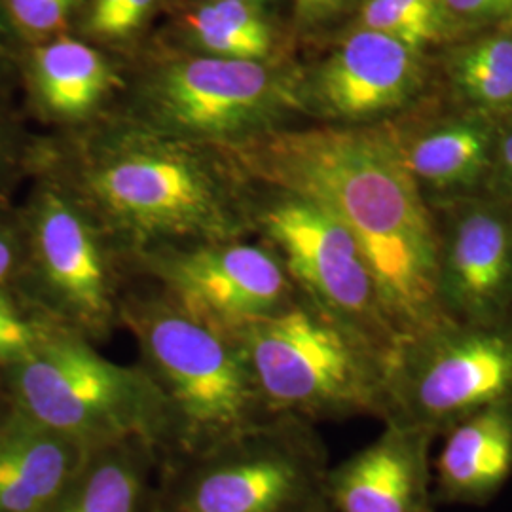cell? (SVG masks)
<instances>
[{"mask_svg":"<svg viewBox=\"0 0 512 512\" xmlns=\"http://www.w3.org/2000/svg\"><path fill=\"white\" fill-rule=\"evenodd\" d=\"M160 131L203 145H230L272 131L291 103L260 61L198 57L175 63L152 88Z\"/></svg>","mask_w":512,"mask_h":512,"instance_id":"8fae6325","label":"cell"},{"mask_svg":"<svg viewBox=\"0 0 512 512\" xmlns=\"http://www.w3.org/2000/svg\"><path fill=\"white\" fill-rule=\"evenodd\" d=\"M57 181L129 256L253 234L249 183L217 148L160 129L82 141Z\"/></svg>","mask_w":512,"mask_h":512,"instance_id":"7a4b0ae2","label":"cell"},{"mask_svg":"<svg viewBox=\"0 0 512 512\" xmlns=\"http://www.w3.org/2000/svg\"><path fill=\"white\" fill-rule=\"evenodd\" d=\"M249 217L251 232L279 256L298 293L359 332L389 368L403 336L348 228L317 203L253 183Z\"/></svg>","mask_w":512,"mask_h":512,"instance_id":"ba28073f","label":"cell"},{"mask_svg":"<svg viewBox=\"0 0 512 512\" xmlns=\"http://www.w3.org/2000/svg\"><path fill=\"white\" fill-rule=\"evenodd\" d=\"M431 467L437 505H488L512 476V404L484 408L448 429Z\"/></svg>","mask_w":512,"mask_h":512,"instance_id":"9a60e30c","label":"cell"},{"mask_svg":"<svg viewBox=\"0 0 512 512\" xmlns=\"http://www.w3.org/2000/svg\"><path fill=\"white\" fill-rule=\"evenodd\" d=\"M154 0H95L90 31L97 37L124 38L141 27Z\"/></svg>","mask_w":512,"mask_h":512,"instance_id":"d4e9b609","label":"cell"},{"mask_svg":"<svg viewBox=\"0 0 512 512\" xmlns=\"http://www.w3.org/2000/svg\"><path fill=\"white\" fill-rule=\"evenodd\" d=\"M131 270L222 329L270 317L298 296L283 262L262 241L165 245L131 256Z\"/></svg>","mask_w":512,"mask_h":512,"instance_id":"30bf717a","label":"cell"},{"mask_svg":"<svg viewBox=\"0 0 512 512\" xmlns=\"http://www.w3.org/2000/svg\"><path fill=\"white\" fill-rule=\"evenodd\" d=\"M234 2H241V4H249V6H258V4H262V2H266V0H234Z\"/></svg>","mask_w":512,"mask_h":512,"instance_id":"4dcf8cb0","label":"cell"},{"mask_svg":"<svg viewBox=\"0 0 512 512\" xmlns=\"http://www.w3.org/2000/svg\"><path fill=\"white\" fill-rule=\"evenodd\" d=\"M6 52V40H4V31H2V25H0V59Z\"/></svg>","mask_w":512,"mask_h":512,"instance_id":"f546056e","label":"cell"},{"mask_svg":"<svg viewBox=\"0 0 512 512\" xmlns=\"http://www.w3.org/2000/svg\"><path fill=\"white\" fill-rule=\"evenodd\" d=\"M90 452L19 410L0 423V512H50Z\"/></svg>","mask_w":512,"mask_h":512,"instance_id":"e0dca14e","label":"cell"},{"mask_svg":"<svg viewBox=\"0 0 512 512\" xmlns=\"http://www.w3.org/2000/svg\"><path fill=\"white\" fill-rule=\"evenodd\" d=\"M65 332L69 330L23 291L16 293L14 285L0 287V366L12 368L27 361Z\"/></svg>","mask_w":512,"mask_h":512,"instance_id":"44dd1931","label":"cell"},{"mask_svg":"<svg viewBox=\"0 0 512 512\" xmlns=\"http://www.w3.org/2000/svg\"><path fill=\"white\" fill-rule=\"evenodd\" d=\"M6 384L16 410L88 452L131 439L148 442L158 459L164 452L167 414L145 368L109 361L76 334L8 368Z\"/></svg>","mask_w":512,"mask_h":512,"instance_id":"8992f818","label":"cell"},{"mask_svg":"<svg viewBox=\"0 0 512 512\" xmlns=\"http://www.w3.org/2000/svg\"><path fill=\"white\" fill-rule=\"evenodd\" d=\"M452 80L476 107L512 110V38H484L459 50L452 59Z\"/></svg>","mask_w":512,"mask_h":512,"instance_id":"ffe728a7","label":"cell"},{"mask_svg":"<svg viewBox=\"0 0 512 512\" xmlns=\"http://www.w3.org/2000/svg\"><path fill=\"white\" fill-rule=\"evenodd\" d=\"M27 241L16 226L0 222V287L14 285L25 264Z\"/></svg>","mask_w":512,"mask_h":512,"instance_id":"484cf974","label":"cell"},{"mask_svg":"<svg viewBox=\"0 0 512 512\" xmlns=\"http://www.w3.org/2000/svg\"><path fill=\"white\" fill-rule=\"evenodd\" d=\"M158 454L141 439L92 450L50 512H152Z\"/></svg>","mask_w":512,"mask_h":512,"instance_id":"ac0fdd59","label":"cell"},{"mask_svg":"<svg viewBox=\"0 0 512 512\" xmlns=\"http://www.w3.org/2000/svg\"><path fill=\"white\" fill-rule=\"evenodd\" d=\"M120 323L133 336L139 365L164 401L167 440L158 465L274 418L236 336L186 310L147 277L133 272Z\"/></svg>","mask_w":512,"mask_h":512,"instance_id":"3957f363","label":"cell"},{"mask_svg":"<svg viewBox=\"0 0 512 512\" xmlns=\"http://www.w3.org/2000/svg\"><path fill=\"white\" fill-rule=\"evenodd\" d=\"M190 27L203 48L217 57L258 61L272 48V44L260 42L243 33L236 23L220 12L215 2L198 8L190 16Z\"/></svg>","mask_w":512,"mask_h":512,"instance_id":"603a6c76","label":"cell"},{"mask_svg":"<svg viewBox=\"0 0 512 512\" xmlns=\"http://www.w3.org/2000/svg\"><path fill=\"white\" fill-rule=\"evenodd\" d=\"M211 147L245 181L302 196L348 228L403 340L444 319L435 289V217L404 164L397 128L272 129Z\"/></svg>","mask_w":512,"mask_h":512,"instance_id":"6da1fadb","label":"cell"},{"mask_svg":"<svg viewBox=\"0 0 512 512\" xmlns=\"http://www.w3.org/2000/svg\"><path fill=\"white\" fill-rule=\"evenodd\" d=\"M329 450L315 423L274 416L158 465L152 512H330Z\"/></svg>","mask_w":512,"mask_h":512,"instance_id":"5b68a950","label":"cell"},{"mask_svg":"<svg viewBox=\"0 0 512 512\" xmlns=\"http://www.w3.org/2000/svg\"><path fill=\"white\" fill-rule=\"evenodd\" d=\"M363 21L368 31L395 38L416 52L423 44L437 40L444 29V19L425 16L403 0H368Z\"/></svg>","mask_w":512,"mask_h":512,"instance_id":"7402d4cb","label":"cell"},{"mask_svg":"<svg viewBox=\"0 0 512 512\" xmlns=\"http://www.w3.org/2000/svg\"><path fill=\"white\" fill-rule=\"evenodd\" d=\"M82 0H6L10 18L27 37L44 38L54 35Z\"/></svg>","mask_w":512,"mask_h":512,"instance_id":"cb8c5ba5","label":"cell"},{"mask_svg":"<svg viewBox=\"0 0 512 512\" xmlns=\"http://www.w3.org/2000/svg\"><path fill=\"white\" fill-rule=\"evenodd\" d=\"M435 435L393 421L384 431L330 467V512H435L431 446Z\"/></svg>","mask_w":512,"mask_h":512,"instance_id":"4fadbf2b","label":"cell"},{"mask_svg":"<svg viewBox=\"0 0 512 512\" xmlns=\"http://www.w3.org/2000/svg\"><path fill=\"white\" fill-rule=\"evenodd\" d=\"M33 80L44 107L67 120L90 114L114 82L103 55L74 38H57L35 50Z\"/></svg>","mask_w":512,"mask_h":512,"instance_id":"d6986e66","label":"cell"},{"mask_svg":"<svg viewBox=\"0 0 512 512\" xmlns=\"http://www.w3.org/2000/svg\"><path fill=\"white\" fill-rule=\"evenodd\" d=\"M512 404V317L439 323L404 338L385 378L382 421L444 435L471 414Z\"/></svg>","mask_w":512,"mask_h":512,"instance_id":"9c48e42d","label":"cell"},{"mask_svg":"<svg viewBox=\"0 0 512 512\" xmlns=\"http://www.w3.org/2000/svg\"><path fill=\"white\" fill-rule=\"evenodd\" d=\"M8 416H10V414H8ZM8 416H6V418H8ZM6 418H2V420H0V423H2V421L6 420Z\"/></svg>","mask_w":512,"mask_h":512,"instance_id":"1f68e13d","label":"cell"},{"mask_svg":"<svg viewBox=\"0 0 512 512\" xmlns=\"http://www.w3.org/2000/svg\"><path fill=\"white\" fill-rule=\"evenodd\" d=\"M421 88L416 50L376 31H359L317 74L315 93L325 114L351 124L406 105Z\"/></svg>","mask_w":512,"mask_h":512,"instance_id":"5bb4252c","label":"cell"},{"mask_svg":"<svg viewBox=\"0 0 512 512\" xmlns=\"http://www.w3.org/2000/svg\"><path fill=\"white\" fill-rule=\"evenodd\" d=\"M437 226L442 317L495 323L512 317V198L484 190L431 203Z\"/></svg>","mask_w":512,"mask_h":512,"instance_id":"7c38bea8","label":"cell"},{"mask_svg":"<svg viewBox=\"0 0 512 512\" xmlns=\"http://www.w3.org/2000/svg\"><path fill=\"white\" fill-rule=\"evenodd\" d=\"M25 241L19 279L29 285L21 291L63 329L93 346L109 342L122 329L131 256L57 179L38 192Z\"/></svg>","mask_w":512,"mask_h":512,"instance_id":"52a82bcc","label":"cell"},{"mask_svg":"<svg viewBox=\"0 0 512 512\" xmlns=\"http://www.w3.org/2000/svg\"><path fill=\"white\" fill-rule=\"evenodd\" d=\"M228 330L272 416L310 423L384 418V357L304 294L285 310Z\"/></svg>","mask_w":512,"mask_h":512,"instance_id":"277c9868","label":"cell"},{"mask_svg":"<svg viewBox=\"0 0 512 512\" xmlns=\"http://www.w3.org/2000/svg\"><path fill=\"white\" fill-rule=\"evenodd\" d=\"M442 6L461 18L486 19L509 12L512 0H442Z\"/></svg>","mask_w":512,"mask_h":512,"instance_id":"4316f807","label":"cell"},{"mask_svg":"<svg viewBox=\"0 0 512 512\" xmlns=\"http://www.w3.org/2000/svg\"><path fill=\"white\" fill-rule=\"evenodd\" d=\"M404 164L429 203L488 190L497 129L482 116L442 120L429 128H397Z\"/></svg>","mask_w":512,"mask_h":512,"instance_id":"2e32d148","label":"cell"},{"mask_svg":"<svg viewBox=\"0 0 512 512\" xmlns=\"http://www.w3.org/2000/svg\"><path fill=\"white\" fill-rule=\"evenodd\" d=\"M348 0H294L298 16L306 21H321L334 16Z\"/></svg>","mask_w":512,"mask_h":512,"instance_id":"83f0119b","label":"cell"},{"mask_svg":"<svg viewBox=\"0 0 512 512\" xmlns=\"http://www.w3.org/2000/svg\"><path fill=\"white\" fill-rule=\"evenodd\" d=\"M6 158H8V148H6V141H4V133L0 129V171L6 164Z\"/></svg>","mask_w":512,"mask_h":512,"instance_id":"f1b7e54d","label":"cell"}]
</instances>
